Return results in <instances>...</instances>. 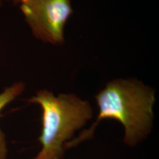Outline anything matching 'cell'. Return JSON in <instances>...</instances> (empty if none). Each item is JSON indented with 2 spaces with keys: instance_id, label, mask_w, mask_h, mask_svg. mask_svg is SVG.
Masks as SVG:
<instances>
[{
  "instance_id": "cell-2",
  "label": "cell",
  "mask_w": 159,
  "mask_h": 159,
  "mask_svg": "<svg viewBox=\"0 0 159 159\" xmlns=\"http://www.w3.org/2000/svg\"><path fill=\"white\" fill-rule=\"evenodd\" d=\"M28 101L42 109L41 150L33 159H63L75 133L93 117L91 104L74 94L55 96L47 90L39 91Z\"/></svg>"
},
{
  "instance_id": "cell-1",
  "label": "cell",
  "mask_w": 159,
  "mask_h": 159,
  "mask_svg": "<svg viewBox=\"0 0 159 159\" xmlns=\"http://www.w3.org/2000/svg\"><path fill=\"white\" fill-rule=\"evenodd\" d=\"M99 114L94 124L66 145V150L91 139L101 120H117L125 129L124 142L134 148L148 138L153 124L155 92L136 80H114L95 96Z\"/></svg>"
},
{
  "instance_id": "cell-3",
  "label": "cell",
  "mask_w": 159,
  "mask_h": 159,
  "mask_svg": "<svg viewBox=\"0 0 159 159\" xmlns=\"http://www.w3.org/2000/svg\"><path fill=\"white\" fill-rule=\"evenodd\" d=\"M21 11L33 34L43 42L63 43V30L73 13L70 0H21Z\"/></svg>"
},
{
  "instance_id": "cell-5",
  "label": "cell",
  "mask_w": 159,
  "mask_h": 159,
  "mask_svg": "<svg viewBox=\"0 0 159 159\" xmlns=\"http://www.w3.org/2000/svg\"><path fill=\"white\" fill-rule=\"evenodd\" d=\"M2 1H3V0H0V5H1V4H2ZM13 1H14L15 2L18 3V2H21V0H13Z\"/></svg>"
},
{
  "instance_id": "cell-4",
  "label": "cell",
  "mask_w": 159,
  "mask_h": 159,
  "mask_svg": "<svg viewBox=\"0 0 159 159\" xmlns=\"http://www.w3.org/2000/svg\"><path fill=\"white\" fill-rule=\"evenodd\" d=\"M25 85L22 83H17L11 86L6 88L3 92L0 94V115L1 111L6 105L11 102L18 96L23 92ZM7 146L6 142L5 136L0 130V159H7Z\"/></svg>"
}]
</instances>
